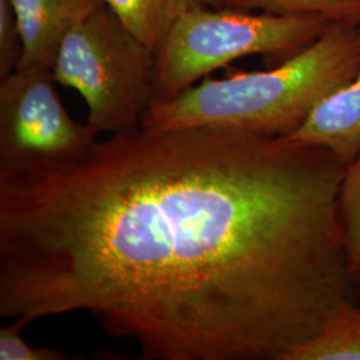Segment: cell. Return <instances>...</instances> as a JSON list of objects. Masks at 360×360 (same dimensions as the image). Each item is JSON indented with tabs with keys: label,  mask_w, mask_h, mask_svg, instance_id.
Masks as SVG:
<instances>
[{
	"label": "cell",
	"mask_w": 360,
	"mask_h": 360,
	"mask_svg": "<svg viewBox=\"0 0 360 360\" xmlns=\"http://www.w3.org/2000/svg\"><path fill=\"white\" fill-rule=\"evenodd\" d=\"M330 150L139 129L72 167L0 171V316L83 311L146 360H287L359 300Z\"/></svg>",
	"instance_id": "obj_1"
},
{
	"label": "cell",
	"mask_w": 360,
	"mask_h": 360,
	"mask_svg": "<svg viewBox=\"0 0 360 360\" xmlns=\"http://www.w3.org/2000/svg\"><path fill=\"white\" fill-rule=\"evenodd\" d=\"M359 70V25L331 22L314 44L282 65L206 77L172 99L153 101L142 129L208 126L288 138Z\"/></svg>",
	"instance_id": "obj_2"
},
{
	"label": "cell",
	"mask_w": 360,
	"mask_h": 360,
	"mask_svg": "<svg viewBox=\"0 0 360 360\" xmlns=\"http://www.w3.org/2000/svg\"><path fill=\"white\" fill-rule=\"evenodd\" d=\"M52 74L83 96L96 135L142 129L154 101L155 52L105 4L65 39Z\"/></svg>",
	"instance_id": "obj_4"
},
{
	"label": "cell",
	"mask_w": 360,
	"mask_h": 360,
	"mask_svg": "<svg viewBox=\"0 0 360 360\" xmlns=\"http://www.w3.org/2000/svg\"><path fill=\"white\" fill-rule=\"evenodd\" d=\"M214 8L272 15L321 13L333 22L360 26V0H205Z\"/></svg>",
	"instance_id": "obj_10"
},
{
	"label": "cell",
	"mask_w": 360,
	"mask_h": 360,
	"mask_svg": "<svg viewBox=\"0 0 360 360\" xmlns=\"http://www.w3.org/2000/svg\"><path fill=\"white\" fill-rule=\"evenodd\" d=\"M23 37L19 67L51 68L65 39L101 7L104 0H11ZM18 67V68H19Z\"/></svg>",
	"instance_id": "obj_6"
},
{
	"label": "cell",
	"mask_w": 360,
	"mask_h": 360,
	"mask_svg": "<svg viewBox=\"0 0 360 360\" xmlns=\"http://www.w3.org/2000/svg\"><path fill=\"white\" fill-rule=\"evenodd\" d=\"M51 68L25 65L0 80V171L44 174L83 162L96 143L65 111Z\"/></svg>",
	"instance_id": "obj_5"
},
{
	"label": "cell",
	"mask_w": 360,
	"mask_h": 360,
	"mask_svg": "<svg viewBox=\"0 0 360 360\" xmlns=\"http://www.w3.org/2000/svg\"><path fill=\"white\" fill-rule=\"evenodd\" d=\"M129 31L156 52L181 15L205 0H104Z\"/></svg>",
	"instance_id": "obj_9"
},
{
	"label": "cell",
	"mask_w": 360,
	"mask_h": 360,
	"mask_svg": "<svg viewBox=\"0 0 360 360\" xmlns=\"http://www.w3.org/2000/svg\"><path fill=\"white\" fill-rule=\"evenodd\" d=\"M27 321L19 318L0 330V360H65L68 359L63 351L52 348L31 347L22 338V328Z\"/></svg>",
	"instance_id": "obj_13"
},
{
	"label": "cell",
	"mask_w": 360,
	"mask_h": 360,
	"mask_svg": "<svg viewBox=\"0 0 360 360\" xmlns=\"http://www.w3.org/2000/svg\"><path fill=\"white\" fill-rule=\"evenodd\" d=\"M23 59V37L11 0H0V77L13 72Z\"/></svg>",
	"instance_id": "obj_12"
},
{
	"label": "cell",
	"mask_w": 360,
	"mask_h": 360,
	"mask_svg": "<svg viewBox=\"0 0 360 360\" xmlns=\"http://www.w3.org/2000/svg\"><path fill=\"white\" fill-rule=\"evenodd\" d=\"M338 214L348 264L360 283V150L346 167L339 190Z\"/></svg>",
	"instance_id": "obj_11"
},
{
	"label": "cell",
	"mask_w": 360,
	"mask_h": 360,
	"mask_svg": "<svg viewBox=\"0 0 360 360\" xmlns=\"http://www.w3.org/2000/svg\"><path fill=\"white\" fill-rule=\"evenodd\" d=\"M321 13L272 15L202 6L181 15L155 52L154 101H168L245 56L279 65L331 25Z\"/></svg>",
	"instance_id": "obj_3"
},
{
	"label": "cell",
	"mask_w": 360,
	"mask_h": 360,
	"mask_svg": "<svg viewBox=\"0 0 360 360\" xmlns=\"http://www.w3.org/2000/svg\"><path fill=\"white\" fill-rule=\"evenodd\" d=\"M287 360H360V303L346 300Z\"/></svg>",
	"instance_id": "obj_8"
},
{
	"label": "cell",
	"mask_w": 360,
	"mask_h": 360,
	"mask_svg": "<svg viewBox=\"0 0 360 360\" xmlns=\"http://www.w3.org/2000/svg\"><path fill=\"white\" fill-rule=\"evenodd\" d=\"M288 139L330 150L347 167L360 150V70L311 112Z\"/></svg>",
	"instance_id": "obj_7"
}]
</instances>
